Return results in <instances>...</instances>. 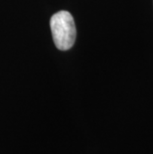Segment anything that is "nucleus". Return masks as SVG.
I'll return each instance as SVG.
<instances>
[{"label":"nucleus","mask_w":153,"mask_h":154,"mask_svg":"<svg viewBox=\"0 0 153 154\" xmlns=\"http://www.w3.org/2000/svg\"><path fill=\"white\" fill-rule=\"evenodd\" d=\"M50 27L55 46L62 51L71 49L76 41V25L73 16L68 11H60L52 16Z\"/></svg>","instance_id":"obj_1"}]
</instances>
